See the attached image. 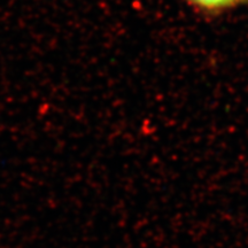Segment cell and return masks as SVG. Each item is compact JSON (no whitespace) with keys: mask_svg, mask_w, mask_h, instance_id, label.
Instances as JSON below:
<instances>
[{"mask_svg":"<svg viewBox=\"0 0 248 248\" xmlns=\"http://www.w3.org/2000/svg\"><path fill=\"white\" fill-rule=\"evenodd\" d=\"M190 1L207 9H219L233 6L240 0H190Z\"/></svg>","mask_w":248,"mask_h":248,"instance_id":"1","label":"cell"}]
</instances>
